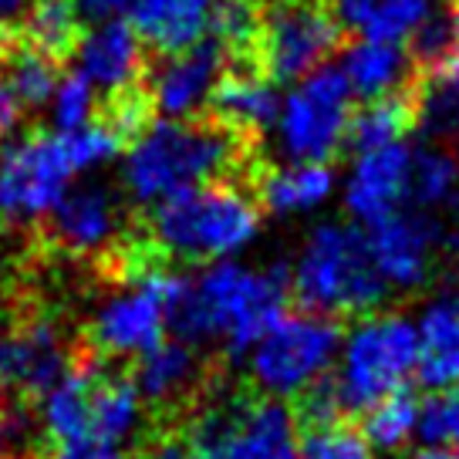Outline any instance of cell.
Returning a JSON list of instances; mask_svg holds the SVG:
<instances>
[{
	"label": "cell",
	"mask_w": 459,
	"mask_h": 459,
	"mask_svg": "<svg viewBox=\"0 0 459 459\" xmlns=\"http://www.w3.org/2000/svg\"><path fill=\"white\" fill-rule=\"evenodd\" d=\"M351 85L342 65H325L284 101L281 108V145L287 159L301 166H328L344 156V135L351 122Z\"/></svg>",
	"instance_id": "obj_10"
},
{
	"label": "cell",
	"mask_w": 459,
	"mask_h": 459,
	"mask_svg": "<svg viewBox=\"0 0 459 459\" xmlns=\"http://www.w3.org/2000/svg\"><path fill=\"white\" fill-rule=\"evenodd\" d=\"M95 375L99 372L88 368V365H72L41 395V405H38L41 429L55 439V446L91 436V385H95Z\"/></svg>",
	"instance_id": "obj_25"
},
{
	"label": "cell",
	"mask_w": 459,
	"mask_h": 459,
	"mask_svg": "<svg viewBox=\"0 0 459 459\" xmlns=\"http://www.w3.org/2000/svg\"><path fill=\"white\" fill-rule=\"evenodd\" d=\"M260 216L254 183L220 179L149 206L143 230L166 264H220L254 240Z\"/></svg>",
	"instance_id": "obj_3"
},
{
	"label": "cell",
	"mask_w": 459,
	"mask_h": 459,
	"mask_svg": "<svg viewBox=\"0 0 459 459\" xmlns=\"http://www.w3.org/2000/svg\"><path fill=\"white\" fill-rule=\"evenodd\" d=\"M342 72L351 85V95H359V105L385 99L392 91L416 85L422 78L412 55L402 44L378 41H344Z\"/></svg>",
	"instance_id": "obj_23"
},
{
	"label": "cell",
	"mask_w": 459,
	"mask_h": 459,
	"mask_svg": "<svg viewBox=\"0 0 459 459\" xmlns=\"http://www.w3.org/2000/svg\"><path fill=\"white\" fill-rule=\"evenodd\" d=\"M290 290L301 311L325 317H368L388 294L359 223L317 227L290 273Z\"/></svg>",
	"instance_id": "obj_4"
},
{
	"label": "cell",
	"mask_w": 459,
	"mask_h": 459,
	"mask_svg": "<svg viewBox=\"0 0 459 459\" xmlns=\"http://www.w3.org/2000/svg\"><path fill=\"white\" fill-rule=\"evenodd\" d=\"M159 122L156 95L145 82H132L126 88H115L95 99L91 105V126H99L112 135L118 149H132V145L145 139L149 129Z\"/></svg>",
	"instance_id": "obj_27"
},
{
	"label": "cell",
	"mask_w": 459,
	"mask_h": 459,
	"mask_svg": "<svg viewBox=\"0 0 459 459\" xmlns=\"http://www.w3.org/2000/svg\"><path fill=\"white\" fill-rule=\"evenodd\" d=\"M61 143H65V152H68L74 169H85V166L105 162V159H112L115 152H118V143H115L112 135H108L105 129H99V126H91V122H88L85 129L61 135Z\"/></svg>",
	"instance_id": "obj_36"
},
{
	"label": "cell",
	"mask_w": 459,
	"mask_h": 459,
	"mask_svg": "<svg viewBox=\"0 0 459 459\" xmlns=\"http://www.w3.org/2000/svg\"><path fill=\"white\" fill-rule=\"evenodd\" d=\"M298 412L284 402L257 399L230 409H210L196 422L193 443L216 446L227 459H298Z\"/></svg>",
	"instance_id": "obj_11"
},
{
	"label": "cell",
	"mask_w": 459,
	"mask_h": 459,
	"mask_svg": "<svg viewBox=\"0 0 459 459\" xmlns=\"http://www.w3.org/2000/svg\"><path fill=\"white\" fill-rule=\"evenodd\" d=\"M419 439L422 446L459 449V385L436 392L419 405Z\"/></svg>",
	"instance_id": "obj_33"
},
{
	"label": "cell",
	"mask_w": 459,
	"mask_h": 459,
	"mask_svg": "<svg viewBox=\"0 0 459 459\" xmlns=\"http://www.w3.org/2000/svg\"><path fill=\"white\" fill-rule=\"evenodd\" d=\"M227 68V51L216 38H203L189 51L176 57H152L149 88L156 95V108L166 118H193L203 112L213 85Z\"/></svg>",
	"instance_id": "obj_14"
},
{
	"label": "cell",
	"mask_w": 459,
	"mask_h": 459,
	"mask_svg": "<svg viewBox=\"0 0 459 459\" xmlns=\"http://www.w3.org/2000/svg\"><path fill=\"white\" fill-rule=\"evenodd\" d=\"M301 459H372V446L365 443L361 429L331 422L307 429L301 439Z\"/></svg>",
	"instance_id": "obj_34"
},
{
	"label": "cell",
	"mask_w": 459,
	"mask_h": 459,
	"mask_svg": "<svg viewBox=\"0 0 459 459\" xmlns=\"http://www.w3.org/2000/svg\"><path fill=\"white\" fill-rule=\"evenodd\" d=\"M48 459H126L118 446H108L95 439V436H85V439H74V443H61L51 449Z\"/></svg>",
	"instance_id": "obj_37"
},
{
	"label": "cell",
	"mask_w": 459,
	"mask_h": 459,
	"mask_svg": "<svg viewBox=\"0 0 459 459\" xmlns=\"http://www.w3.org/2000/svg\"><path fill=\"white\" fill-rule=\"evenodd\" d=\"M143 392L132 375H95L91 385V436L108 446L129 443L143 426Z\"/></svg>",
	"instance_id": "obj_26"
},
{
	"label": "cell",
	"mask_w": 459,
	"mask_h": 459,
	"mask_svg": "<svg viewBox=\"0 0 459 459\" xmlns=\"http://www.w3.org/2000/svg\"><path fill=\"white\" fill-rule=\"evenodd\" d=\"M85 34V21L78 17L72 0H30L28 14L17 28V41L65 68L82 51Z\"/></svg>",
	"instance_id": "obj_24"
},
{
	"label": "cell",
	"mask_w": 459,
	"mask_h": 459,
	"mask_svg": "<svg viewBox=\"0 0 459 459\" xmlns=\"http://www.w3.org/2000/svg\"><path fill=\"white\" fill-rule=\"evenodd\" d=\"M78 57H82V74L88 78V85H99L101 95L132 82H145L152 65V55L145 51L139 34L132 30L129 21H118V17L88 28Z\"/></svg>",
	"instance_id": "obj_18"
},
{
	"label": "cell",
	"mask_w": 459,
	"mask_h": 459,
	"mask_svg": "<svg viewBox=\"0 0 459 459\" xmlns=\"http://www.w3.org/2000/svg\"><path fill=\"white\" fill-rule=\"evenodd\" d=\"M254 193L264 213H290L315 206L331 193V169L328 166H273L271 159L260 166L254 179Z\"/></svg>",
	"instance_id": "obj_28"
},
{
	"label": "cell",
	"mask_w": 459,
	"mask_h": 459,
	"mask_svg": "<svg viewBox=\"0 0 459 459\" xmlns=\"http://www.w3.org/2000/svg\"><path fill=\"white\" fill-rule=\"evenodd\" d=\"M419 365L416 375L432 388L459 385V281L436 294L416 321Z\"/></svg>",
	"instance_id": "obj_20"
},
{
	"label": "cell",
	"mask_w": 459,
	"mask_h": 459,
	"mask_svg": "<svg viewBox=\"0 0 459 459\" xmlns=\"http://www.w3.org/2000/svg\"><path fill=\"white\" fill-rule=\"evenodd\" d=\"M72 368L55 321H28L0 338V392H30L41 399Z\"/></svg>",
	"instance_id": "obj_15"
},
{
	"label": "cell",
	"mask_w": 459,
	"mask_h": 459,
	"mask_svg": "<svg viewBox=\"0 0 459 459\" xmlns=\"http://www.w3.org/2000/svg\"><path fill=\"white\" fill-rule=\"evenodd\" d=\"M342 328L334 317L311 311H287L250 351L247 372L264 399H301L325 382L342 351Z\"/></svg>",
	"instance_id": "obj_6"
},
{
	"label": "cell",
	"mask_w": 459,
	"mask_h": 459,
	"mask_svg": "<svg viewBox=\"0 0 459 459\" xmlns=\"http://www.w3.org/2000/svg\"><path fill=\"white\" fill-rule=\"evenodd\" d=\"M419 365L416 321L392 311L359 317L342 338L331 382L338 388L344 412H368L382 399L405 388Z\"/></svg>",
	"instance_id": "obj_5"
},
{
	"label": "cell",
	"mask_w": 459,
	"mask_h": 459,
	"mask_svg": "<svg viewBox=\"0 0 459 459\" xmlns=\"http://www.w3.org/2000/svg\"><path fill=\"white\" fill-rule=\"evenodd\" d=\"M453 24V68H459V0H439Z\"/></svg>",
	"instance_id": "obj_41"
},
{
	"label": "cell",
	"mask_w": 459,
	"mask_h": 459,
	"mask_svg": "<svg viewBox=\"0 0 459 459\" xmlns=\"http://www.w3.org/2000/svg\"><path fill=\"white\" fill-rule=\"evenodd\" d=\"M61 72H65V68H57L55 61H48V57H41L38 51H30L28 44L14 41L0 82L11 88V95L17 99L21 108H41L44 101L55 95L57 82H61Z\"/></svg>",
	"instance_id": "obj_31"
},
{
	"label": "cell",
	"mask_w": 459,
	"mask_h": 459,
	"mask_svg": "<svg viewBox=\"0 0 459 459\" xmlns=\"http://www.w3.org/2000/svg\"><path fill=\"white\" fill-rule=\"evenodd\" d=\"M72 159L61 135L30 126L0 159V227H38L68 193Z\"/></svg>",
	"instance_id": "obj_8"
},
{
	"label": "cell",
	"mask_w": 459,
	"mask_h": 459,
	"mask_svg": "<svg viewBox=\"0 0 459 459\" xmlns=\"http://www.w3.org/2000/svg\"><path fill=\"white\" fill-rule=\"evenodd\" d=\"M365 244L385 287L416 290L429 281L432 254L443 244V230L422 210H395L382 223L365 227Z\"/></svg>",
	"instance_id": "obj_12"
},
{
	"label": "cell",
	"mask_w": 459,
	"mask_h": 459,
	"mask_svg": "<svg viewBox=\"0 0 459 459\" xmlns=\"http://www.w3.org/2000/svg\"><path fill=\"white\" fill-rule=\"evenodd\" d=\"M459 162L446 149L422 145L412 152V172H409V200L416 210H429L439 203H456Z\"/></svg>",
	"instance_id": "obj_32"
},
{
	"label": "cell",
	"mask_w": 459,
	"mask_h": 459,
	"mask_svg": "<svg viewBox=\"0 0 459 459\" xmlns=\"http://www.w3.org/2000/svg\"><path fill=\"white\" fill-rule=\"evenodd\" d=\"M264 162V145L237 135L210 115L166 118L129 149L126 189L149 210L166 196L220 179L254 183Z\"/></svg>",
	"instance_id": "obj_2"
},
{
	"label": "cell",
	"mask_w": 459,
	"mask_h": 459,
	"mask_svg": "<svg viewBox=\"0 0 459 459\" xmlns=\"http://www.w3.org/2000/svg\"><path fill=\"white\" fill-rule=\"evenodd\" d=\"M91 105H95V95H91V85L82 72H68L61 74L57 82V95H55V122L57 132L68 135V132L85 129L91 122Z\"/></svg>",
	"instance_id": "obj_35"
},
{
	"label": "cell",
	"mask_w": 459,
	"mask_h": 459,
	"mask_svg": "<svg viewBox=\"0 0 459 459\" xmlns=\"http://www.w3.org/2000/svg\"><path fill=\"white\" fill-rule=\"evenodd\" d=\"M422 88L426 78H419L416 85L399 88L385 99L365 101L355 105L351 122H348V135H344V156H368L385 145L402 143V135L419 129L422 122Z\"/></svg>",
	"instance_id": "obj_21"
},
{
	"label": "cell",
	"mask_w": 459,
	"mask_h": 459,
	"mask_svg": "<svg viewBox=\"0 0 459 459\" xmlns=\"http://www.w3.org/2000/svg\"><path fill=\"white\" fill-rule=\"evenodd\" d=\"M213 0H135L129 24L152 57H176L210 30Z\"/></svg>",
	"instance_id": "obj_19"
},
{
	"label": "cell",
	"mask_w": 459,
	"mask_h": 459,
	"mask_svg": "<svg viewBox=\"0 0 459 459\" xmlns=\"http://www.w3.org/2000/svg\"><path fill=\"white\" fill-rule=\"evenodd\" d=\"M139 459H189V449L179 443H156L152 449H145Z\"/></svg>",
	"instance_id": "obj_40"
},
{
	"label": "cell",
	"mask_w": 459,
	"mask_h": 459,
	"mask_svg": "<svg viewBox=\"0 0 459 459\" xmlns=\"http://www.w3.org/2000/svg\"><path fill=\"white\" fill-rule=\"evenodd\" d=\"M412 459H459V449H449V446H419Z\"/></svg>",
	"instance_id": "obj_42"
},
{
	"label": "cell",
	"mask_w": 459,
	"mask_h": 459,
	"mask_svg": "<svg viewBox=\"0 0 459 459\" xmlns=\"http://www.w3.org/2000/svg\"><path fill=\"white\" fill-rule=\"evenodd\" d=\"M203 115L223 122L227 129H233L250 143L264 145V135L281 118V99H277V88L254 68L227 65L206 105H203Z\"/></svg>",
	"instance_id": "obj_16"
},
{
	"label": "cell",
	"mask_w": 459,
	"mask_h": 459,
	"mask_svg": "<svg viewBox=\"0 0 459 459\" xmlns=\"http://www.w3.org/2000/svg\"><path fill=\"white\" fill-rule=\"evenodd\" d=\"M189 459H227V456L210 443H193L189 446Z\"/></svg>",
	"instance_id": "obj_43"
},
{
	"label": "cell",
	"mask_w": 459,
	"mask_h": 459,
	"mask_svg": "<svg viewBox=\"0 0 459 459\" xmlns=\"http://www.w3.org/2000/svg\"><path fill=\"white\" fill-rule=\"evenodd\" d=\"M344 38L402 44L432 14V0H325Z\"/></svg>",
	"instance_id": "obj_22"
},
{
	"label": "cell",
	"mask_w": 459,
	"mask_h": 459,
	"mask_svg": "<svg viewBox=\"0 0 459 459\" xmlns=\"http://www.w3.org/2000/svg\"><path fill=\"white\" fill-rule=\"evenodd\" d=\"M284 267L254 271L233 260L210 264L196 277H176L169 294V331L186 344L223 342L233 355H247L287 315Z\"/></svg>",
	"instance_id": "obj_1"
},
{
	"label": "cell",
	"mask_w": 459,
	"mask_h": 459,
	"mask_svg": "<svg viewBox=\"0 0 459 459\" xmlns=\"http://www.w3.org/2000/svg\"><path fill=\"white\" fill-rule=\"evenodd\" d=\"M344 41L342 24L325 0H267L254 68L273 88L290 85L325 68V61L344 48Z\"/></svg>",
	"instance_id": "obj_7"
},
{
	"label": "cell",
	"mask_w": 459,
	"mask_h": 459,
	"mask_svg": "<svg viewBox=\"0 0 459 459\" xmlns=\"http://www.w3.org/2000/svg\"><path fill=\"white\" fill-rule=\"evenodd\" d=\"M409 172H412V149L405 143L385 145L359 159L344 203L361 230L382 223L399 210L402 200H409Z\"/></svg>",
	"instance_id": "obj_17"
},
{
	"label": "cell",
	"mask_w": 459,
	"mask_h": 459,
	"mask_svg": "<svg viewBox=\"0 0 459 459\" xmlns=\"http://www.w3.org/2000/svg\"><path fill=\"white\" fill-rule=\"evenodd\" d=\"M41 237L48 244L72 254V257H91V254H112L122 240V210L108 189L82 186L65 193L51 213L44 216Z\"/></svg>",
	"instance_id": "obj_13"
},
{
	"label": "cell",
	"mask_w": 459,
	"mask_h": 459,
	"mask_svg": "<svg viewBox=\"0 0 459 459\" xmlns=\"http://www.w3.org/2000/svg\"><path fill=\"white\" fill-rule=\"evenodd\" d=\"M196 375H200L196 348L179 342V338H166V342H159L152 351H145L143 359L135 361L132 382L143 392V399L172 402L179 395H186V388L196 382Z\"/></svg>",
	"instance_id": "obj_29"
},
{
	"label": "cell",
	"mask_w": 459,
	"mask_h": 459,
	"mask_svg": "<svg viewBox=\"0 0 459 459\" xmlns=\"http://www.w3.org/2000/svg\"><path fill=\"white\" fill-rule=\"evenodd\" d=\"M179 273L166 264L135 273L99 304L88 321V342L105 359H143L169 334V294Z\"/></svg>",
	"instance_id": "obj_9"
},
{
	"label": "cell",
	"mask_w": 459,
	"mask_h": 459,
	"mask_svg": "<svg viewBox=\"0 0 459 459\" xmlns=\"http://www.w3.org/2000/svg\"><path fill=\"white\" fill-rule=\"evenodd\" d=\"M78 17L85 21V28H95V24H105V21H115L118 11L132 7L135 0H72Z\"/></svg>",
	"instance_id": "obj_38"
},
{
	"label": "cell",
	"mask_w": 459,
	"mask_h": 459,
	"mask_svg": "<svg viewBox=\"0 0 459 459\" xmlns=\"http://www.w3.org/2000/svg\"><path fill=\"white\" fill-rule=\"evenodd\" d=\"M14 34L11 30L0 28V74H4V65H7V57H11V48H14Z\"/></svg>",
	"instance_id": "obj_44"
},
{
	"label": "cell",
	"mask_w": 459,
	"mask_h": 459,
	"mask_svg": "<svg viewBox=\"0 0 459 459\" xmlns=\"http://www.w3.org/2000/svg\"><path fill=\"white\" fill-rule=\"evenodd\" d=\"M419 405L422 402L409 388H402L395 395L382 399L378 405H372L365 412V426H361L365 443L382 449V453H395L405 443H412L419 432Z\"/></svg>",
	"instance_id": "obj_30"
},
{
	"label": "cell",
	"mask_w": 459,
	"mask_h": 459,
	"mask_svg": "<svg viewBox=\"0 0 459 459\" xmlns=\"http://www.w3.org/2000/svg\"><path fill=\"white\" fill-rule=\"evenodd\" d=\"M30 0H0V28L11 30L17 38V28H21V21L28 14Z\"/></svg>",
	"instance_id": "obj_39"
}]
</instances>
